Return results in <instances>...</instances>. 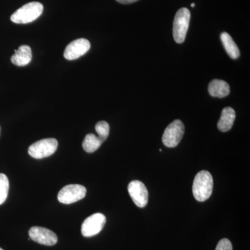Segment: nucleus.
Wrapping results in <instances>:
<instances>
[{
    "instance_id": "nucleus-1",
    "label": "nucleus",
    "mask_w": 250,
    "mask_h": 250,
    "mask_svg": "<svg viewBox=\"0 0 250 250\" xmlns=\"http://www.w3.org/2000/svg\"><path fill=\"white\" fill-rule=\"evenodd\" d=\"M213 180L208 171L202 170L195 176L192 185V192L195 200L205 202L208 200L213 192Z\"/></svg>"
},
{
    "instance_id": "nucleus-2",
    "label": "nucleus",
    "mask_w": 250,
    "mask_h": 250,
    "mask_svg": "<svg viewBox=\"0 0 250 250\" xmlns=\"http://www.w3.org/2000/svg\"><path fill=\"white\" fill-rule=\"evenodd\" d=\"M43 11V6L42 4L36 1L28 3L22 7L18 9L11 16L13 22L16 24H27L36 21L42 14Z\"/></svg>"
},
{
    "instance_id": "nucleus-3",
    "label": "nucleus",
    "mask_w": 250,
    "mask_h": 250,
    "mask_svg": "<svg viewBox=\"0 0 250 250\" xmlns=\"http://www.w3.org/2000/svg\"><path fill=\"white\" fill-rule=\"evenodd\" d=\"M190 20V11L187 8H182L176 14L172 31H173L174 40L177 43H182L185 41Z\"/></svg>"
},
{
    "instance_id": "nucleus-4",
    "label": "nucleus",
    "mask_w": 250,
    "mask_h": 250,
    "mask_svg": "<svg viewBox=\"0 0 250 250\" xmlns=\"http://www.w3.org/2000/svg\"><path fill=\"white\" fill-rule=\"evenodd\" d=\"M57 147L58 141L57 139H42L31 145L28 149V153L34 159H43L52 155L57 151Z\"/></svg>"
},
{
    "instance_id": "nucleus-5",
    "label": "nucleus",
    "mask_w": 250,
    "mask_h": 250,
    "mask_svg": "<svg viewBox=\"0 0 250 250\" xmlns=\"http://www.w3.org/2000/svg\"><path fill=\"white\" fill-rule=\"evenodd\" d=\"M184 125L179 120H176L166 128L163 135L162 141L167 147H175L182 141L184 134Z\"/></svg>"
},
{
    "instance_id": "nucleus-6",
    "label": "nucleus",
    "mask_w": 250,
    "mask_h": 250,
    "mask_svg": "<svg viewBox=\"0 0 250 250\" xmlns=\"http://www.w3.org/2000/svg\"><path fill=\"white\" fill-rule=\"evenodd\" d=\"M86 194V188L80 184H70L62 188L58 194V200L64 205H70L82 200Z\"/></svg>"
},
{
    "instance_id": "nucleus-7",
    "label": "nucleus",
    "mask_w": 250,
    "mask_h": 250,
    "mask_svg": "<svg viewBox=\"0 0 250 250\" xmlns=\"http://www.w3.org/2000/svg\"><path fill=\"white\" fill-rule=\"evenodd\" d=\"M106 221V217L103 213H98L90 215L82 224V235L85 237H91L98 234L103 229Z\"/></svg>"
},
{
    "instance_id": "nucleus-8",
    "label": "nucleus",
    "mask_w": 250,
    "mask_h": 250,
    "mask_svg": "<svg viewBox=\"0 0 250 250\" xmlns=\"http://www.w3.org/2000/svg\"><path fill=\"white\" fill-rule=\"evenodd\" d=\"M31 240L43 246H54L58 241V237L55 233L47 228L33 227L29 231Z\"/></svg>"
},
{
    "instance_id": "nucleus-9",
    "label": "nucleus",
    "mask_w": 250,
    "mask_h": 250,
    "mask_svg": "<svg viewBox=\"0 0 250 250\" xmlns=\"http://www.w3.org/2000/svg\"><path fill=\"white\" fill-rule=\"evenodd\" d=\"M128 191L135 205L143 208L148 203V190L145 184L140 181L134 180L128 186Z\"/></svg>"
},
{
    "instance_id": "nucleus-10",
    "label": "nucleus",
    "mask_w": 250,
    "mask_h": 250,
    "mask_svg": "<svg viewBox=\"0 0 250 250\" xmlns=\"http://www.w3.org/2000/svg\"><path fill=\"white\" fill-rule=\"evenodd\" d=\"M90 48V43L87 39H77L67 46L64 52V57L67 60H75L84 55Z\"/></svg>"
},
{
    "instance_id": "nucleus-11",
    "label": "nucleus",
    "mask_w": 250,
    "mask_h": 250,
    "mask_svg": "<svg viewBox=\"0 0 250 250\" xmlns=\"http://www.w3.org/2000/svg\"><path fill=\"white\" fill-rule=\"evenodd\" d=\"M32 52L29 45H21L15 50V54L11 57V62L17 66H25L31 62Z\"/></svg>"
},
{
    "instance_id": "nucleus-12",
    "label": "nucleus",
    "mask_w": 250,
    "mask_h": 250,
    "mask_svg": "<svg viewBox=\"0 0 250 250\" xmlns=\"http://www.w3.org/2000/svg\"><path fill=\"white\" fill-rule=\"evenodd\" d=\"M236 119V113L231 107H225L222 111L221 117L218 123V128L222 132L229 131Z\"/></svg>"
},
{
    "instance_id": "nucleus-13",
    "label": "nucleus",
    "mask_w": 250,
    "mask_h": 250,
    "mask_svg": "<svg viewBox=\"0 0 250 250\" xmlns=\"http://www.w3.org/2000/svg\"><path fill=\"white\" fill-rule=\"evenodd\" d=\"M208 93L212 97L224 98L230 93L229 85L226 82L220 80H213L208 85Z\"/></svg>"
},
{
    "instance_id": "nucleus-14",
    "label": "nucleus",
    "mask_w": 250,
    "mask_h": 250,
    "mask_svg": "<svg viewBox=\"0 0 250 250\" xmlns=\"http://www.w3.org/2000/svg\"><path fill=\"white\" fill-rule=\"evenodd\" d=\"M220 39L228 55L232 59H238L240 57L239 49L231 36L228 33L223 32L220 35Z\"/></svg>"
},
{
    "instance_id": "nucleus-15",
    "label": "nucleus",
    "mask_w": 250,
    "mask_h": 250,
    "mask_svg": "<svg viewBox=\"0 0 250 250\" xmlns=\"http://www.w3.org/2000/svg\"><path fill=\"white\" fill-rule=\"evenodd\" d=\"M103 143L98 136L93 134H89L85 136L82 146L85 152L93 153L98 150Z\"/></svg>"
},
{
    "instance_id": "nucleus-16",
    "label": "nucleus",
    "mask_w": 250,
    "mask_h": 250,
    "mask_svg": "<svg viewBox=\"0 0 250 250\" xmlns=\"http://www.w3.org/2000/svg\"><path fill=\"white\" fill-rule=\"evenodd\" d=\"M9 182L4 174L0 173V205H2L8 197Z\"/></svg>"
},
{
    "instance_id": "nucleus-17",
    "label": "nucleus",
    "mask_w": 250,
    "mask_h": 250,
    "mask_svg": "<svg viewBox=\"0 0 250 250\" xmlns=\"http://www.w3.org/2000/svg\"><path fill=\"white\" fill-rule=\"evenodd\" d=\"M95 130L98 134V137L104 143L109 135L110 126L106 122L100 121L95 125Z\"/></svg>"
},
{
    "instance_id": "nucleus-18",
    "label": "nucleus",
    "mask_w": 250,
    "mask_h": 250,
    "mask_svg": "<svg viewBox=\"0 0 250 250\" xmlns=\"http://www.w3.org/2000/svg\"><path fill=\"white\" fill-rule=\"evenodd\" d=\"M215 250H233L231 241L228 238H223L218 242Z\"/></svg>"
},
{
    "instance_id": "nucleus-19",
    "label": "nucleus",
    "mask_w": 250,
    "mask_h": 250,
    "mask_svg": "<svg viewBox=\"0 0 250 250\" xmlns=\"http://www.w3.org/2000/svg\"><path fill=\"white\" fill-rule=\"evenodd\" d=\"M118 2L121 3L123 4H129L131 3H134L135 1H138V0H116Z\"/></svg>"
},
{
    "instance_id": "nucleus-20",
    "label": "nucleus",
    "mask_w": 250,
    "mask_h": 250,
    "mask_svg": "<svg viewBox=\"0 0 250 250\" xmlns=\"http://www.w3.org/2000/svg\"><path fill=\"white\" fill-rule=\"evenodd\" d=\"M191 6L192 7H195V4H194V3H192V4H191Z\"/></svg>"
},
{
    "instance_id": "nucleus-21",
    "label": "nucleus",
    "mask_w": 250,
    "mask_h": 250,
    "mask_svg": "<svg viewBox=\"0 0 250 250\" xmlns=\"http://www.w3.org/2000/svg\"><path fill=\"white\" fill-rule=\"evenodd\" d=\"M0 250H3L2 249H1V248H0Z\"/></svg>"
}]
</instances>
